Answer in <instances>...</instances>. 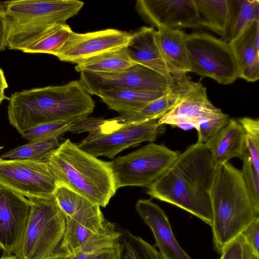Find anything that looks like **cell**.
Segmentation results:
<instances>
[{"label": "cell", "mask_w": 259, "mask_h": 259, "mask_svg": "<svg viewBox=\"0 0 259 259\" xmlns=\"http://www.w3.org/2000/svg\"><path fill=\"white\" fill-rule=\"evenodd\" d=\"M215 168L205 145L196 143L180 153L146 192L151 198L176 205L211 226L210 190Z\"/></svg>", "instance_id": "cell-1"}, {"label": "cell", "mask_w": 259, "mask_h": 259, "mask_svg": "<svg viewBox=\"0 0 259 259\" xmlns=\"http://www.w3.org/2000/svg\"><path fill=\"white\" fill-rule=\"evenodd\" d=\"M95 102L79 80L16 92L9 99L10 124L21 135L45 123L74 122L88 117Z\"/></svg>", "instance_id": "cell-2"}, {"label": "cell", "mask_w": 259, "mask_h": 259, "mask_svg": "<svg viewBox=\"0 0 259 259\" xmlns=\"http://www.w3.org/2000/svg\"><path fill=\"white\" fill-rule=\"evenodd\" d=\"M210 190L213 212L211 227L215 250L224 248L259 217L241 171L229 162L215 167Z\"/></svg>", "instance_id": "cell-3"}, {"label": "cell", "mask_w": 259, "mask_h": 259, "mask_svg": "<svg viewBox=\"0 0 259 259\" xmlns=\"http://www.w3.org/2000/svg\"><path fill=\"white\" fill-rule=\"evenodd\" d=\"M46 160L61 184L100 207H106L116 193L112 161L98 159L69 139Z\"/></svg>", "instance_id": "cell-4"}, {"label": "cell", "mask_w": 259, "mask_h": 259, "mask_svg": "<svg viewBox=\"0 0 259 259\" xmlns=\"http://www.w3.org/2000/svg\"><path fill=\"white\" fill-rule=\"evenodd\" d=\"M83 5L76 0L6 1L7 47L21 51L52 26L66 24Z\"/></svg>", "instance_id": "cell-5"}, {"label": "cell", "mask_w": 259, "mask_h": 259, "mask_svg": "<svg viewBox=\"0 0 259 259\" xmlns=\"http://www.w3.org/2000/svg\"><path fill=\"white\" fill-rule=\"evenodd\" d=\"M30 210L16 259H61L66 218L54 196L30 198Z\"/></svg>", "instance_id": "cell-6"}, {"label": "cell", "mask_w": 259, "mask_h": 259, "mask_svg": "<svg viewBox=\"0 0 259 259\" xmlns=\"http://www.w3.org/2000/svg\"><path fill=\"white\" fill-rule=\"evenodd\" d=\"M163 145L150 143L112 161L116 189L148 188L172 165L180 154Z\"/></svg>", "instance_id": "cell-7"}, {"label": "cell", "mask_w": 259, "mask_h": 259, "mask_svg": "<svg viewBox=\"0 0 259 259\" xmlns=\"http://www.w3.org/2000/svg\"><path fill=\"white\" fill-rule=\"evenodd\" d=\"M191 72L227 85L238 77L237 67L229 42L205 33L186 34Z\"/></svg>", "instance_id": "cell-8"}, {"label": "cell", "mask_w": 259, "mask_h": 259, "mask_svg": "<svg viewBox=\"0 0 259 259\" xmlns=\"http://www.w3.org/2000/svg\"><path fill=\"white\" fill-rule=\"evenodd\" d=\"M0 184L30 199L53 196L61 183L47 160L0 158Z\"/></svg>", "instance_id": "cell-9"}, {"label": "cell", "mask_w": 259, "mask_h": 259, "mask_svg": "<svg viewBox=\"0 0 259 259\" xmlns=\"http://www.w3.org/2000/svg\"><path fill=\"white\" fill-rule=\"evenodd\" d=\"M177 75L166 76L145 66L134 64L124 70L113 73L80 72L79 81L90 95L120 89L168 91L176 84Z\"/></svg>", "instance_id": "cell-10"}, {"label": "cell", "mask_w": 259, "mask_h": 259, "mask_svg": "<svg viewBox=\"0 0 259 259\" xmlns=\"http://www.w3.org/2000/svg\"><path fill=\"white\" fill-rule=\"evenodd\" d=\"M165 131L158 120L124 126L106 133H89L77 145L95 157L113 159L122 150L146 141L153 142Z\"/></svg>", "instance_id": "cell-11"}, {"label": "cell", "mask_w": 259, "mask_h": 259, "mask_svg": "<svg viewBox=\"0 0 259 259\" xmlns=\"http://www.w3.org/2000/svg\"><path fill=\"white\" fill-rule=\"evenodd\" d=\"M136 8L158 30L204 27L194 0H138Z\"/></svg>", "instance_id": "cell-12"}, {"label": "cell", "mask_w": 259, "mask_h": 259, "mask_svg": "<svg viewBox=\"0 0 259 259\" xmlns=\"http://www.w3.org/2000/svg\"><path fill=\"white\" fill-rule=\"evenodd\" d=\"M131 34L115 29L79 33L70 36L56 56L61 61L78 64L98 54L127 46Z\"/></svg>", "instance_id": "cell-13"}, {"label": "cell", "mask_w": 259, "mask_h": 259, "mask_svg": "<svg viewBox=\"0 0 259 259\" xmlns=\"http://www.w3.org/2000/svg\"><path fill=\"white\" fill-rule=\"evenodd\" d=\"M28 199L0 184V248L14 254L22 241L29 217Z\"/></svg>", "instance_id": "cell-14"}, {"label": "cell", "mask_w": 259, "mask_h": 259, "mask_svg": "<svg viewBox=\"0 0 259 259\" xmlns=\"http://www.w3.org/2000/svg\"><path fill=\"white\" fill-rule=\"evenodd\" d=\"M192 82L186 74L179 75L174 88L162 97L134 113L120 115L110 119L103 118L97 127L90 133H106L124 126L158 120L173 108Z\"/></svg>", "instance_id": "cell-15"}, {"label": "cell", "mask_w": 259, "mask_h": 259, "mask_svg": "<svg viewBox=\"0 0 259 259\" xmlns=\"http://www.w3.org/2000/svg\"><path fill=\"white\" fill-rule=\"evenodd\" d=\"M136 209L151 230L162 259H192L177 241L166 214L157 204L150 199H140Z\"/></svg>", "instance_id": "cell-16"}, {"label": "cell", "mask_w": 259, "mask_h": 259, "mask_svg": "<svg viewBox=\"0 0 259 259\" xmlns=\"http://www.w3.org/2000/svg\"><path fill=\"white\" fill-rule=\"evenodd\" d=\"M65 215L96 233H103L115 227L107 221L100 206L61 184L54 195Z\"/></svg>", "instance_id": "cell-17"}, {"label": "cell", "mask_w": 259, "mask_h": 259, "mask_svg": "<svg viewBox=\"0 0 259 259\" xmlns=\"http://www.w3.org/2000/svg\"><path fill=\"white\" fill-rule=\"evenodd\" d=\"M218 109L208 100L203 84L193 82L173 108L158 120V123L188 130L195 127L198 117Z\"/></svg>", "instance_id": "cell-18"}, {"label": "cell", "mask_w": 259, "mask_h": 259, "mask_svg": "<svg viewBox=\"0 0 259 259\" xmlns=\"http://www.w3.org/2000/svg\"><path fill=\"white\" fill-rule=\"evenodd\" d=\"M236 61L238 77L249 82L259 78V20L252 22L229 42Z\"/></svg>", "instance_id": "cell-19"}, {"label": "cell", "mask_w": 259, "mask_h": 259, "mask_svg": "<svg viewBox=\"0 0 259 259\" xmlns=\"http://www.w3.org/2000/svg\"><path fill=\"white\" fill-rule=\"evenodd\" d=\"M126 50L135 64L145 66L166 76H173L161 55L154 28L144 26L131 34Z\"/></svg>", "instance_id": "cell-20"}, {"label": "cell", "mask_w": 259, "mask_h": 259, "mask_svg": "<svg viewBox=\"0 0 259 259\" xmlns=\"http://www.w3.org/2000/svg\"><path fill=\"white\" fill-rule=\"evenodd\" d=\"M204 144L217 167L234 157L242 158L246 149L245 133L237 120L230 118L227 124Z\"/></svg>", "instance_id": "cell-21"}, {"label": "cell", "mask_w": 259, "mask_h": 259, "mask_svg": "<svg viewBox=\"0 0 259 259\" xmlns=\"http://www.w3.org/2000/svg\"><path fill=\"white\" fill-rule=\"evenodd\" d=\"M185 36L186 34L179 29L156 30L160 51L172 75L191 72Z\"/></svg>", "instance_id": "cell-22"}, {"label": "cell", "mask_w": 259, "mask_h": 259, "mask_svg": "<svg viewBox=\"0 0 259 259\" xmlns=\"http://www.w3.org/2000/svg\"><path fill=\"white\" fill-rule=\"evenodd\" d=\"M169 90L120 89L101 91L97 96L110 109L120 115H127L139 111L149 103L165 95Z\"/></svg>", "instance_id": "cell-23"}, {"label": "cell", "mask_w": 259, "mask_h": 259, "mask_svg": "<svg viewBox=\"0 0 259 259\" xmlns=\"http://www.w3.org/2000/svg\"><path fill=\"white\" fill-rule=\"evenodd\" d=\"M228 18L225 35L221 39L229 42L252 22L259 20V1L228 0Z\"/></svg>", "instance_id": "cell-24"}, {"label": "cell", "mask_w": 259, "mask_h": 259, "mask_svg": "<svg viewBox=\"0 0 259 259\" xmlns=\"http://www.w3.org/2000/svg\"><path fill=\"white\" fill-rule=\"evenodd\" d=\"M135 63L131 60L126 46L86 59L75 67L76 71L113 73L125 70Z\"/></svg>", "instance_id": "cell-25"}, {"label": "cell", "mask_w": 259, "mask_h": 259, "mask_svg": "<svg viewBox=\"0 0 259 259\" xmlns=\"http://www.w3.org/2000/svg\"><path fill=\"white\" fill-rule=\"evenodd\" d=\"M72 32L71 28L66 23L55 25L21 51L32 54H49L56 56Z\"/></svg>", "instance_id": "cell-26"}, {"label": "cell", "mask_w": 259, "mask_h": 259, "mask_svg": "<svg viewBox=\"0 0 259 259\" xmlns=\"http://www.w3.org/2000/svg\"><path fill=\"white\" fill-rule=\"evenodd\" d=\"M194 1L204 27L222 37L225 34L228 22V0Z\"/></svg>", "instance_id": "cell-27"}, {"label": "cell", "mask_w": 259, "mask_h": 259, "mask_svg": "<svg viewBox=\"0 0 259 259\" xmlns=\"http://www.w3.org/2000/svg\"><path fill=\"white\" fill-rule=\"evenodd\" d=\"M118 259H162L154 246L127 230H119Z\"/></svg>", "instance_id": "cell-28"}, {"label": "cell", "mask_w": 259, "mask_h": 259, "mask_svg": "<svg viewBox=\"0 0 259 259\" xmlns=\"http://www.w3.org/2000/svg\"><path fill=\"white\" fill-rule=\"evenodd\" d=\"M61 137L31 141L7 151L0 158L3 159L46 160L62 143Z\"/></svg>", "instance_id": "cell-29"}, {"label": "cell", "mask_w": 259, "mask_h": 259, "mask_svg": "<svg viewBox=\"0 0 259 259\" xmlns=\"http://www.w3.org/2000/svg\"><path fill=\"white\" fill-rule=\"evenodd\" d=\"M229 116L224 113L220 109L206 113L196 120L198 133L196 143L205 144L215 136L228 122Z\"/></svg>", "instance_id": "cell-30"}, {"label": "cell", "mask_w": 259, "mask_h": 259, "mask_svg": "<svg viewBox=\"0 0 259 259\" xmlns=\"http://www.w3.org/2000/svg\"><path fill=\"white\" fill-rule=\"evenodd\" d=\"M66 227L62 248L69 255H72L94 233L71 218L65 216Z\"/></svg>", "instance_id": "cell-31"}, {"label": "cell", "mask_w": 259, "mask_h": 259, "mask_svg": "<svg viewBox=\"0 0 259 259\" xmlns=\"http://www.w3.org/2000/svg\"><path fill=\"white\" fill-rule=\"evenodd\" d=\"M72 122L58 121L45 123L26 131L22 138L26 140L34 141L52 137H60L68 130Z\"/></svg>", "instance_id": "cell-32"}, {"label": "cell", "mask_w": 259, "mask_h": 259, "mask_svg": "<svg viewBox=\"0 0 259 259\" xmlns=\"http://www.w3.org/2000/svg\"><path fill=\"white\" fill-rule=\"evenodd\" d=\"M237 120L244 130L246 148L256 170L259 171V120L244 117Z\"/></svg>", "instance_id": "cell-33"}, {"label": "cell", "mask_w": 259, "mask_h": 259, "mask_svg": "<svg viewBox=\"0 0 259 259\" xmlns=\"http://www.w3.org/2000/svg\"><path fill=\"white\" fill-rule=\"evenodd\" d=\"M241 159L243 166L241 171L245 185L254 204L259 209V171L247 148Z\"/></svg>", "instance_id": "cell-34"}, {"label": "cell", "mask_w": 259, "mask_h": 259, "mask_svg": "<svg viewBox=\"0 0 259 259\" xmlns=\"http://www.w3.org/2000/svg\"><path fill=\"white\" fill-rule=\"evenodd\" d=\"M71 259H118V246L78 250L71 255Z\"/></svg>", "instance_id": "cell-35"}, {"label": "cell", "mask_w": 259, "mask_h": 259, "mask_svg": "<svg viewBox=\"0 0 259 259\" xmlns=\"http://www.w3.org/2000/svg\"><path fill=\"white\" fill-rule=\"evenodd\" d=\"M241 235L253 252L259 256V217L253 221Z\"/></svg>", "instance_id": "cell-36"}, {"label": "cell", "mask_w": 259, "mask_h": 259, "mask_svg": "<svg viewBox=\"0 0 259 259\" xmlns=\"http://www.w3.org/2000/svg\"><path fill=\"white\" fill-rule=\"evenodd\" d=\"M243 238L240 234L223 249L220 259H242Z\"/></svg>", "instance_id": "cell-37"}, {"label": "cell", "mask_w": 259, "mask_h": 259, "mask_svg": "<svg viewBox=\"0 0 259 259\" xmlns=\"http://www.w3.org/2000/svg\"><path fill=\"white\" fill-rule=\"evenodd\" d=\"M5 10L6 1H0V52L7 47V24Z\"/></svg>", "instance_id": "cell-38"}, {"label": "cell", "mask_w": 259, "mask_h": 259, "mask_svg": "<svg viewBox=\"0 0 259 259\" xmlns=\"http://www.w3.org/2000/svg\"><path fill=\"white\" fill-rule=\"evenodd\" d=\"M243 258L242 259H259V256L255 255L250 246L243 239Z\"/></svg>", "instance_id": "cell-39"}, {"label": "cell", "mask_w": 259, "mask_h": 259, "mask_svg": "<svg viewBox=\"0 0 259 259\" xmlns=\"http://www.w3.org/2000/svg\"><path fill=\"white\" fill-rule=\"evenodd\" d=\"M9 87L4 73L0 68V90L5 92V90Z\"/></svg>", "instance_id": "cell-40"}, {"label": "cell", "mask_w": 259, "mask_h": 259, "mask_svg": "<svg viewBox=\"0 0 259 259\" xmlns=\"http://www.w3.org/2000/svg\"><path fill=\"white\" fill-rule=\"evenodd\" d=\"M7 98V97L5 95V92L0 90V104Z\"/></svg>", "instance_id": "cell-41"}, {"label": "cell", "mask_w": 259, "mask_h": 259, "mask_svg": "<svg viewBox=\"0 0 259 259\" xmlns=\"http://www.w3.org/2000/svg\"><path fill=\"white\" fill-rule=\"evenodd\" d=\"M0 259H16V258L14 255H10L2 256Z\"/></svg>", "instance_id": "cell-42"}, {"label": "cell", "mask_w": 259, "mask_h": 259, "mask_svg": "<svg viewBox=\"0 0 259 259\" xmlns=\"http://www.w3.org/2000/svg\"><path fill=\"white\" fill-rule=\"evenodd\" d=\"M61 259H71V255H67L66 256Z\"/></svg>", "instance_id": "cell-43"}, {"label": "cell", "mask_w": 259, "mask_h": 259, "mask_svg": "<svg viewBox=\"0 0 259 259\" xmlns=\"http://www.w3.org/2000/svg\"><path fill=\"white\" fill-rule=\"evenodd\" d=\"M3 147H4L3 146L0 147V150H1V149H2Z\"/></svg>", "instance_id": "cell-44"}]
</instances>
